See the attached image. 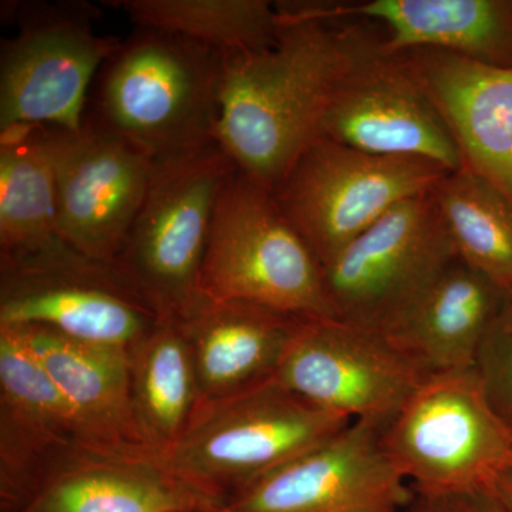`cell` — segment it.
Here are the masks:
<instances>
[{
  "label": "cell",
  "instance_id": "1",
  "mask_svg": "<svg viewBox=\"0 0 512 512\" xmlns=\"http://www.w3.org/2000/svg\"><path fill=\"white\" fill-rule=\"evenodd\" d=\"M275 5L274 45L224 56L217 130L238 171L271 191L316 140L340 87L384 52L386 37L370 20L325 18L313 2Z\"/></svg>",
  "mask_w": 512,
  "mask_h": 512
},
{
  "label": "cell",
  "instance_id": "2",
  "mask_svg": "<svg viewBox=\"0 0 512 512\" xmlns=\"http://www.w3.org/2000/svg\"><path fill=\"white\" fill-rule=\"evenodd\" d=\"M222 63L210 47L136 28L101 66L84 121L156 164L200 153L218 144Z\"/></svg>",
  "mask_w": 512,
  "mask_h": 512
},
{
  "label": "cell",
  "instance_id": "3",
  "mask_svg": "<svg viewBox=\"0 0 512 512\" xmlns=\"http://www.w3.org/2000/svg\"><path fill=\"white\" fill-rule=\"evenodd\" d=\"M352 421L292 392L276 377L198 407L161 463L207 500L232 494L328 440Z\"/></svg>",
  "mask_w": 512,
  "mask_h": 512
},
{
  "label": "cell",
  "instance_id": "4",
  "mask_svg": "<svg viewBox=\"0 0 512 512\" xmlns=\"http://www.w3.org/2000/svg\"><path fill=\"white\" fill-rule=\"evenodd\" d=\"M200 286L211 301L335 316L311 248L282 214L274 192L238 168L215 207Z\"/></svg>",
  "mask_w": 512,
  "mask_h": 512
},
{
  "label": "cell",
  "instance_id": "5",
  "mask_svg": "<svg viewBox=\"0 0 512 512\" xmlns=\"http://www.w3.org/2000/svg\"><path fill=\"white\" fill-rule=\"evenodd\" d=\"M383 446L416 491L493 488L512 468V430L476 367L427 376L387 424Z\"/></svg>",
  "mask_w": 512,
  "mask_h": 512
},
{
  "label": "cell",
  "instance_id": "6",
  "mask_svg": "<svg viewBox=\"0 0 512 512\" xmlns=\"http://www.w3.org/2000/svg\"><path fill=\"white\" fill-rule=\"evenodd\" d=\"M235 170L220 144L157 164L146 200L113 264L163 318H184L204 299L201 271L215 207Z\"/></svg>",
  "mask_w": 512,
  "mask_h": 512
},
{
  "label": "cell",
  "instance_id": "7",
  "mask_svg": "<svg viewBox=\"0 0 512 512\" xmlns=\"http://www.w3.org/2000/svg\"><path fill=\"white\" fill-rule=\"evenodd\" d=\"M450 173L426 158L376 156L318 138L272 192L323 268L387 212L434 191Z\"/></svg>",
  "mask_w": 512,
  "mask_h": 512
},
{
  "label": "cell",
  "instance_id": "8",
  "mask_svg": "<svg viewBox=\"0 0 512 512\" xmlns=\"http://www.w3.org/2000/svg\"><path fill=\"white\" fill-rule=\"evenodd\" d=\"M161 319L113 262L64 239L40 251L0 254V326H43L131 350Z\"/></svg>",
  "mask_w": 512,
  "mask_h": 512
},
{
  "label": "cell",
  "instance_id": "9",
  "mask_svg": "<svg viewBox=\"0 0 512 512\" xmlns=\"http://www.w3.org/2000/svg\"><path fill=\"white\" fill-rule=\"evenodd\" d=\"M87 3L25 6L0 52V133L18 127L79 131L101 66L119 46L94 29Z\"/></svg>",
  "mask_w": 512,
  "mask_h": 512
},
{
  "label": "cell",
  "instance_id": "10",
  "mask_svg": "<svg viewBox=\"0 0 512 512\" xmlns=\"http://www.w3.org/2000/svg\"><path fill=\"white\" fill-rule=\"evenodd\" d=\"M456 259L431 191L397 205L350 242L323 266V284L336 318L383 333Z\"/></svg>",
  "mask_w": 512,
  "mask_h": 512
},
{
  "label": "cell",
  "instance_id": "11",
  "mask_svg": "<svg viewBox=\"0 0 512 512\" xmlns=\"http://www.w3.org/2000/svg\"><path fill=\"white\" fill-rule=\"evenodd\" d=\"M55 178L60 237L114 262L156 175L157 164L123 138L84 121L79 131L37 127Z\"/></svg>",
  "mask_w": 512,
  "mask_h": 512
},
{
  "label": "cell",
  "instance_id": "12",
  "mask_svg": "<svg viewBox=\"0 0 512 512\" xmlns=\"http://www.w3.org/2000/svg\"><path fill=\"white\" fill-rule=\"evenodd\" d=\"M386 427L353 419L222 504L234 512H406L414 490L383 446Z\"/></svg>",
  "mask_w": 512,
  "mask_h": 512
},
{
  "label": "cell",
  "instance_id": "13",
  "mask_svg": "<svg viewBox=\"0 0 512 512\" xmlns=\"http://www.w3.org/2000/svg\"><path fill=\"white\" fill-rule=\"evenodd\" d=\"M275 377L330 412L389 424L427 375L376 330L303 316Z\"/></svg>",
  "mask_w": 512,
  "mask_h": 512
},
{
  "label": "cell",
  "instance_id": "14",
  "mask_svg": "<svg viewBox=\"0 0 512 512\" xmlns=\"http://www.w3.org/2000/svg\"><path fill=\"white\" fill-rule=\"evenodd\" d=\"M318 138L376 156L461 168L447 127L399 55L379 53L346 80L320 120Z\"/></svg>",
  "mask_w": 512,
  "mask_h": 512
},
{
  "label": "cell",
  "instance_id": "15",
  "mask_svg": "<svg viewBox=\"0 0 512 512\" xmlns=\"http://www.w3.org/2000/svg\"><path fill=\"white\" fill-rule=\"evenodd\" d=\"M204 501L157 458L73 441L49 454L0 512H177Z\"/></svg>",
  "mask_w": 512,
  "mask_h": 512
},
{
  "label": "cell",
  "instance_id": "16",
  "mask_svg": "<svg viewBox=\"0 0 512 512\" xmlns=\"http://www.w3.org/2000/svg\"><path fill=\"white\" fill-rule=\"evenodd\" d=\"M399 56L447 127L461 167L493 184L512 204V67L440 50Z\"/></svg>",
  "mask_w": 512,
  "mask_h": 512
},
{
  "label": "cell",
  "instance_id": "17",
  "mask_svg": "<svg viewBox=\"0 0 512 512\" xmlns=\"http://www.w3.org/2000/svg\"><path fill=\"white\" fill-rule=\"evenodd\" d=\"M12 328L72 407L82 443L160 460L138 423L130 350L84 342L43 326Z\"/></svg>",
  "mask_w": 512,
  "mask_h": 512
},
{
  "label": "cell",
  "instance_id": "18",
  "mask_svg": "<svg viewBox=\"0 0 512 512\" xmlns=\"http://www.w3.org/2000/svg\"><path fill=\"white\" fill-rule=\"evenodd\" d=\"M302 318L256 303L204 298L175 319L194 359L198 407L274 377Z\"/></svg>",
  "mask_w": 512,
  "mask_h": 512
},
{
  "label": "cell",
  "instance_id": "19",
  "mask_svg": "<svg viewBox=\"0 0 512 512\" xmlns=\"http://www.w3.org/2000/svg\"><path fill=\"white\" fill-rule=\"evenodd\" d=\"M326 18L366 19L386 29V55L440 50L512 67V0H370L319 3Z\"/></svg>",
  "mask_w": 512,
  "mask_h": 512
},
{
  "label": "cell",
  "instance_id": "20",
  "mask_svg": "<svg viewBox=\"0 0 512 512\" xmlns=\"http://www.w3.org/2000/svg\"><path fill=\"white\" fill-rule=\"evenodd\" d=\"M80 441L72 407L12 326H0V507L49 454Z\"/></svg>",
  "mask_w": 512,
  "mask_h": 512
},
{
  "label": "cell",
  "instance_id": "21",
  "mask_svg": "<svg viewBox=\"0 0 512 512\" xmlns=\"http://www.w3.org/2000/svg\"><path fill=\"white\" fill-rule=\"evenodd\" d=\"M504 295L456 259L382 335L424 375L471 369Z\"/></svg>",
  "mask_w": 512,
  "mask_h": 512
},
{
  "label": "cell",
  "instance_id": "22",
  "mask_svg": "<svg viewBox=\"0 0 512 512\" xmlns=\"http://www.w3.org/2000/svg\"><path fill=\"white\" fill-rule=\"evenodd\" d=\"M130 357L138 423L161 460L188 429L200 403L190 345L175 319L163 318Z\"/></svg>",
  "mask_w": 512,
  "mask_h": 512
},
{
  "label": "cell",
  "instance_id": "23",
  "mask_svg": "<svg viewBox=\"0 0 512 512\" xmlns=\"http://www.w3.org/2000/svg\"><path fill=\"white\" fill-rule=\"evenodd\" d=\"M55 178L37 127L0 133V254H23L62 241Z\"/></svg>",
  "mask_w": 512,
  "mask_h": 512
},
{
  "label": "cell",
  "instance_id": "24",
  "mask_svg": "<svg viewBox=\"0 0 512 512\" xmlns=\"http://www.w3.org/2000/svg\"><path fill=\"white\" fill-rule=\"evenodd\" d=\"M136 28L185 37L221 53L255 52L274 45L279 32L275 3L266 0H116Z\"/></svg>",
  "mask_w": 512,
  "mask_h": 512
},
{
  "label": "cell",
  "instance_id": "25",
  "mask_svg": "<svg viewBox=\"0 0 512 512\" xmlns=\"http://www.w3.org/2000/svg\"><path fill=\"white\" fill-rule=\"evenodd\" d=\"M458 261L507 293L512 291V204L467 168L434 190Z\"/></svg>",
  "mask_w": 512,
  "mask_h": 512
},
{
  "label": "cell",
  "instance_id": "26",
  "mask_svg": "<svg viewBox=\"0 0 512 512\" xmlns=\"http://www.w3.org/2000/svg\"><path fill=\"white\" fill-rule=\"evenodd\" d=\"M474 367L488 402L512 430V291L488 326Z\"/></svg>",
  "mask_w": 512,
  "mask_h": 512
},
{
  "label": "cell",
  "instance_id": "27",
  "mask_svg": "<svg viewBox=\"0 0 512 512\" xmlns=\"http://www.w3.org/2000/svg\"><path fill=\"white\" fill-rule=\"evenodd\" d=\"M414 490V488H413ZM406 512H508L494 494L493 488L454 491V493H423L414 490Z\"/></svg>",
  "mask_w": 512,
  "mask_h": 512
},
{
  "label": "cell",
  "instance_id": "28",
  "mask_svg": "<svg viewBox=\"0 0 512 512\" xmlns=\"http://www.w3.org/2000/svg\"><path fill=\"white\" fill-rule=\"evenodd\" d=\"M493 491L507 511L512 512V468L495 480Z\"/></svg>",
  "mask_w": 512,
  "mask_h": 512
},
{
  "label": "cell",
  "instance_id": "29",
  "mask_svg": "<svg viewBox=\"0 0 512 512\" xmlns=\"http://www.w3.org/2000/svg\"><path fill=\"white\" fill-rule=\"evenodd\" d=\"M195 512H234L232 510H229L227 505L222 503H217V501H204L200 505V507L195 510Z\"/></svg>",
  "mask_w": 512,
  "mask_h": 512
},
{
  "label": "cell",
  "instance_id": "30",
  "mask_svg": "<svg viewBox=\"0 0 512 512\" xmlns=\"http://www.w3.org/2000/svg\"><path fill=\"white\" fill-rule=\"evenodd\" d=\"M177 512H195V510H191V511H177Z\"/></svg>",
  "mask_w": 512,
  "mask_h": 512
}]
</instances>
